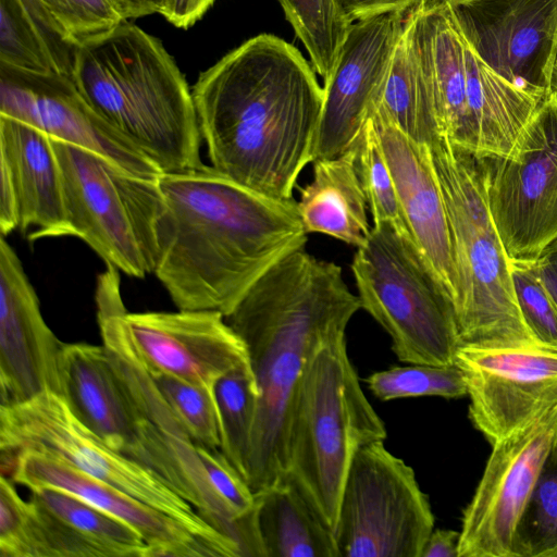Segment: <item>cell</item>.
Masks as SVG:
<instances>
[{"label":"cell","instance_id":"ab89813d","mask_svg":"<svg viewBox=\"0 0 557 557\" xmlns=\"http://www.w3.org/2000/svg\"><path fill=\"white\" fill-rule=\"evenodd\" d=\"M423 0H334L339 13L350 24L376 14L408 11ZM444 5L443 0H432Z\"/></svg>","mask_w":557,"mask_h":557},{"label":"cell","instance_id":"5b68a950","mask_svg":"<svg viewBox=\"0 0 557 557\" xmlns=\"http://www.w3.org/2000/svg\"><path fill=\"white\" fill-rule=\"evenodd\" d=\"M441 138L476 160L506 157L546 95L518 87L485 64L448 4L423 0L407 15Z\"/></svg>","mask_w":557,"mask_h":557},{"label":"cell","instance_id":"8fae6325","mask_svg":"<svg viewBox=\"0 0 557 557\" xmlns=\"http://www.w3.org/2000/svg\"><path fill=\"white\" fill-rule=\"evenodd\" d=\"M433 530L431 504L413 469L383 441L361 447L339 502L334 530L339 557H421Z\"/></svg>","mask_w":557,"mask_h":557},{"label":"cell","instance_id":"1f68e13d","mask_svg":"<svg viewBox=\"0 0 557 557\" xmlns=\"http://www.w3.org/2000/svg\"><path fill=\"white\" fill-rule=\"evenodd\" d=\"M357 151L358 171L373 225H388L401 234L411 236L379 134L371 117L368 119L363 127Z\"/></svg>","mask_w":557,"mask_h":557},{"label":"cell","instance_id":"4fadbf2b","mask_svg":"<svg viewBox=\"0 0 557 557\" xmlns=\"http://www.w3.org/2000/svg\"><path fill=\"white\" fill-rule=\"evenodd\" d=\"M508 260L535 261L557 243V97L549 91L503 158L479 160Z\"/></svg>","mask_w":557,"mask_h":557},{"label":"cell","instance_id":"f6af8a7d","mask_svg":"<svg viewBox=\"0 0 557 557\" xmlns=\"http://www.w3.org/2000/svg\"><path fill=\"white\" fill-rule=\"evenodd\" d=\"M129 18L144 17L151 14H163L165 0H120Z\"/></svg>","mask_w":557,"mask_h":557},{"label":"cell","instance_id":"f546056e","mask_svg":"<svg viewBox=\"0 0 557 557\" xmlns=\"http://www.w3.org/2000/svg\"><path fill=\"white\" fill-rule=\"evenodd\" d=\"M287 21L323 78L331 76L350 23L334 0H278Z\"/></svg>","mask_w":557,"mask_h":557},{"label":"cell","instance_id":"cb8c5ba5","mask_svg":"<svg viewBox=\"0 0 557 557\" xmlns=\"http://www.w3.org/2000/svg\"><path fill=\"white\" fill-rule=\"evenodd\" d=\"M0 160L15 186L21 232L29 240L73 236L69 223L61 168L53 140L18 120L0 115Z\"/></svg>","mask_w":557,"mask_h":557},{"label":"cell","instance_id":"ba28073f","mask_svg":"<svg viewBox=\"0 0 557 557\" xmlns=\"http://www.w3.org/2000/svg\"><path fill=\"white\" fill-rule=\"evenodd\" d=\"M351 271L361 309L389 335L399 361L455 364L460 341L453 307L411 236L372 225Z\"/></svg>","mask_w":557,"mask_h":557},{"label":"cell","instance_id":"e575fe53","mask_svg":"<svg viewBox=\"0 0 557 557\" xmlns=\"http://www.w3.org/2000/svg\"><path fill=\"white\" fill-rule=\"evenodd\" d=\"M150 372L194 443L220 449L221 433L213 391L174 375Z\"/></svg>","mask_w":557,"mask_h":557},{"label":"cell","instance_id":"836d02e7","mask_svg":"<svg viewBox=\"0 0 557 557\" xmlns=\"http://www.w3.org/2000/svg\"><path fill=\"white\" fill-rule=\"evenodd\" d=\"M366 381L371 393L382 401L420 396L460 398L467 395L462 372L456 364L408 363L374 372Z\"/></svg>","mask_w":557,"mask_h":557},{"label":"cell","instance_id":"60d3db41","mask_svg":"<svg viewBox=\"0 0 557 557\" xmlns=\"http://www.w3.org/2000/svg\"><path fill=\"white\" fill-rule=\"evenodd\" d=\"M1 164L0 232L9 235L20 225V209L15 186L8 165Z\"/></svg>","mask_w":557,"mask_h":557},{"label":"cell","instance_id":"8992f818","mask_svg":"<svg viewBox=\"0 0 557 557\" xmlns=\"http://www.w3.org/2000/svg\"><path fill=\"white\" fill-rule=\"evenodd\" d=\"M386 436L384 422L361 388L343 334L315 352L295 389L284 478L333 534L355 454Z\"/></svg>","mask_w":557,"mask_h":557},{"label":"cell","instance_id":"74e56055","mask_svg":"<svg viewBox=\"0 0 557 557\" xmlns=\"http://www.w3.org/2000/svg\"><path fill=\"white\" fill-rule=\"evenodd\" d=\"M209 483L215 494L243 521L256 519V493L243 475L218 448L196 445Z\"/></svg>","mask_w":557,"mask_h":557},{"label":"cell","instance_id":"d4e9b609","mask_svg":"<svg viewBox=\"0 0 557 557\" xmlns=\"http://www.w3.org/2000/svg\"><path fill=\"white\" fill-rule=\"evenodd\" d=\"M357 147L314 160L313 177L300 189L298 211L307 233H321L356 248L370 232L367 197L358 171Z\"/></svg>","mask_w":557,"mask_h":557},{"label":"cell","instance_id":"7c38bea8","mask_svg":"<svg viewBox=\"0 0 557 557\" xmlns=\"http://www.w3.org/2000/svg\"><path fill=\"white\" fill-rule=\"evenodd\" d=\"M103 347L138 409L139 443L134 461L188 502L213 528L234 541L242 557L259 547L253 520H239L215 494L196 444L159 391L128 335L109 336Z\"/></svg>","mask_w":557,"mask_h":557},{"label":"cell","instance_id":"ffe728a7","mask_svg":"<svg viewBox=\"0 0 557 557\" xmlns=\"http://www.w3.org/2000/svg\"><path fill=\"white\" fill-rule=\"evenodd\" d=\"M125 329L152 372L213 389L228 371L249 364L244 342L212 310L123 314Z\"/></svg>","mask_w":557,"mask_h":557},{"label":"cell","instance_id":"7a4b0ae2","mask_svg":"<svg viewBox=\"0 0 557 557\" xmlns=\"http://www.w3.org/2000/svg\"><path fill=\"white\" fill-rule=\"evenodd\" d=\"M158 182L166 215L153 274L180 310L226 317L269 268L307 243L294 198L265 196L205 164Z\"/></svg>","mask_w":557,"mask_h":557},{"label":"cell","instance_id":"8d00e7d4","mask_svg":"<svg viewBox=\"0 0 557 557\" xmlns=\"http://www.w3.org/2000/svg\"><path fill=\"white\" fill-rule=\"evenodd\" d=\"M523 319L545 346L557 349V304L540 278L534 261L508 260Z\"/></svg>","mask_w":557,"mask_h":557},{"label":"cell","instance_id":"d590c367","mask_svg":"<svg viewBox=\"0 0 557 557\" xmlns=\"http://www.w3.org/2000/svg\"><path fill=\"white\" fill-rule=\"evenodd\" d=\"M62 39L70 46L100 37L129 20L120 0H39Z\"/></svg>","mask_w":557,"mask_h":557},{"label":"cell","instance_id":"d6a6232c","mask_svg":"<svg viewBox=\"0 0 557 557\" xmlns=\"http://www.w3.org/2000/svg\"><path fill=\"white\" fill-rule=\"evenodd\" d=\"M0 63L30 73L61 74L22 0H0Z\"/></svg>","mask_w":557,"mask_h":557},{"label":"cell","instance_id":"c3c4849f","mask_svg":"<svg viewBox=\"0 0 557 557\" xmlns=\"http://www.w3.org/2000/svg\"><path fill=\"white\" fill-rule=\"evenodd\" d=\"M556 441H557V436H556Z\"/></svg>","mask_w":557,"mask_h":557},{"label":"cell","instance_id":"4dcf8cb0","mask_svg":"<svg viewBox=\"0 0 557 557\" xmlns=\"http://www.w3.org/2000/svg\"><path fill=\"white\" fill-rule=\"evenodd\" d=\"M515 557H557V448L550 449L517 529Z\"/></svg>","mask_w":557,"mask_h":557},{"label":"cell","instance_id":"e0dca14e","mask_svg":"<svg viewBox=\"0 0 557 557\" xmlns=\"http://www.w3.org/2000/svg\"><path fill=\"white\" fill-rule=\"evenodd\" d=\"M0 115L96 152L135 175L157 180L162 174L96 112L69 76L30 73L0 63Z\"/></svg>","mask_w":557,"mask_h":557},{"label":"cell","instance_id":"f1b7e54d","mask_svg":"<svg viewBox=\"0 0 557 557\" xmlns=\"http://www.w3.org/2000/svg\"><path fill=\"white\" fill-rule=\"evenodd\" d=\"M221 451L245 479L259 392L250 364L237 367L213 385Z\"/></svg>","mask_w":557,"mask_h":557},{"label":"cell","instance_id":"bcb514c9","mask_svg":"<svg viewBox=\"0 0 557 557\" xmlns=\"http://www.w3.org/2000/svg\"><path fill=\"white\" fill-rule=\"evenodd\" d=\"M550 91H553L557 97V61L554 66L552 83H550Z\"/></svg>","mask_w":557,"mask_h":557},{"label":"cell","instance_id":"7dc6e473","mask_svg":"<svg viewBox=\"0 0 557 557\" xmlns=\"http://www.w3.org/2000/svg\"><path fill=\"white\" fill-rule=\"evenodd\" d=\"M466 0H443L444 3H455V2H461Z\"/></svg>","mask_w":557,"mask_h":557},{"label":"cell","instance_id":"7402d4cb","mask_svg":"<svg viewBox=\"0 0 557 557\" xmlns=\"http://www.w3.org/2000/svg\"><path fill=\"white\" fill-rule=\"evenodd\" d=\"M411 236L449 300L457 301V275L446 207L430 147L420 144L377 110H371Z\"/></svg>","mask_w":557,"mask_h":557},{"label":"cell","instance_id":"9a60e30c","mask_svg":"<svg viewBox=\"0 0 557 557\" xmlns=\"http://www.w3.org/2000/svg\"><path fill=\"white\" fill-rule=\"evenodd\" d=\"M455 364L469 396V418L491 445L557 400V349L545 345H460Z\"/></svg>","mask_w":557,"mask_h":557},{"label":"cell","instance_id":"2e32d148","mask_svg":"<svg viewBox=\"0 0 557 557\" xmlns=\"http://www.w3.org/2000/svg\"><path fill=\"white\" fill-rule=\"evenodd\" d=\"M478 57L511 84L550 91L557 61V0H466L447 3Z\"/></svg>","mask_w":557,"mask_h":557},{"label":"cell","instance_id":"277c9868","mask_svg":"<svg viewBox=\"0 0 557 557\" xmlns=\"http://www.w3.org/2000/svg\"><path fill=\"white\" fill-rule=\"evenodd\" d=\"M71 78L96 112L162 173L203 165L193 92L158 38L127 21L76 46Z\"/></svg>","mask_w":557,"mask_h":557},{"label":"cell","instance_id":"603a6c76","mask_svg":"<svg viewBox=\"0 0 557 557\" xmlns=\"http://www.w3.org/2000/svg\"><path fill=\"white\" fill-rule=\"evenodd\" d=\"M61 396L74 416L115 451L134 459L139 412L104 347L63 344Z\"/></svg>","mask_w":557,"mask_h":557},{"label":"cell","instance_id":"83f0119b","mask_svg":"<svg viewBox=\"0 0 557 557\" xmlns=\"http://www.w3.org/2000/svg\"><path fill=\"white\" fill-rule=\"evenodd\" d=\"M33 502L95 544L103 557H150L141 535L131 525L63 490H32Z\"/></svg>","mask_w":557,"mask_h":557},{"label":"cell","instance_id":"3957f363","mask_svg":"<svg viewBox=\"0 0 557 557\" xmlns=\"http://www.w3.org/2000/svg\"><path fill=\"white\" fill-rule=\"evenodd\" d=\"M361 309L342 268L296 249L269 268L230 314L259 397L245 480L256 493L285 478L293 397L315 352Z\"/></svg>","mask_w":557,"mask_h":557},{"label":"cell","instance_id":"30bf717a","mask_svg":"<svg viewBox=\"0 0 557 557\" xmlns=\"http://www.w3.org/2000/svg\"><path fill=\"white\" fill-rule=\"evenodd\" d=\"M22 449L50 456L165 512L210 543L220 556L242 557L238 545L209 524L188 502L87 429L59 394L0 405V451Z\"/></svg>","mask_w":557,"mask_h":557},{"label":"cell","instance_id":"6da1fadb","mask_svg":"<svg viewBox=\"0 0 557 557\" xmlns=\"http://www.w3.org/2000/svg\"><path fill=\"white\" fill-rule=\"evenodd\" d=\"M191 92L211 166L265 196L294 198L314 159L324 100L299 50L257 35L200 73Z\"/></svg>","mask_w":557,"mask_h":557},{"label":"cell","instance_id":"484cf974","mask_svg":"<svg viewBox=\"0 0 557 557\" xmlns=\"http://www.w3.org/2000/svg\"><path fill=\"white\" fill-rule=\"evenodd\" d=\"M264 557H339L334 534L286 479L256 492Z\"/></svg>","mask_w":557,"mask_h":557},{"label":"cell","instance_id":"b9f144b4","mask_svg":"<svg viewBox=\"0 0 557 557\" xmlns=\"http://www.w3.org/2000/svg\"><path fill=\"white\" fill-rule=\"evenodd\" d=\"M215 0H165L162 16L177 28L187 29L198 22Z\"/></svg>","mask_w":557,"mask_h":557},{"label":"cell","instance_id":"44dd1931","mask_svg":"<svg viewBox=\"0 0 557 557\" xmlns=\"http://www.w3.org/2000/svg\"><path fill=\"white\" fill-rule=\"evenodd\" d=\"M1 475L28 487L66 491L136 530L154 556H220L187 527L129 494L50 456L29 449L1 453Z\"/></svg>","mask_w":557,"mask_h":557},{"label":"cell","instance_id":"f35d334b","mask_svg":"<svg viewBox=\"0 0 557 557\" xmlns=\"http://www.w3.org/2000/svg\"><path fill=\"white\" fill-rule=\"evenodd\" d=\"M22 2L47 40L61 74L71 77L75 48L62 39L39 0H22Z\"/></svg>","mask_w":557,"mask_h":557},{"label":"cell","instance_id":"5bb4252c","mask_svg":"<svg viewBox=\"0 0 557 557\" xmlns=\"http://www.w3.org/2000/svg\"><path fill=\"white\" fill-rule=\"evenodd\" d=\"M557 436V400L492 445L462 513L458 557H515L518 525Z\"/></svg>","mask_w":557,"mask_h":557},{"label":"cell","instance_id":"52a82bcc","mask_svg":"<svg viewBox=\"0 0 557 557\" xmlns=\"http://www.w3.org/2000/svg\"><path fill=\"white\" fill-rule=\"evenodd\" d=\"M429 147L450 228L460 345H542L519 308L508 258L488 211L480 161L445 138Z\"/></svg>","mask_w":557,"mask_h":557},{"label":"cell","instance_id":"ac0fdd59","mask_svg":"<svg viewBox=\"0 0 557 557\" xmlns=\"http://www.w3.org/2000/svg\"><path fill=\"white\" fill-rule=\"evenodd\" d=\"M408 11L351 23L333 72L324 82L313 161L337 157L358 146Z\"/></svg>","mask_w":557,"mask_h":557},{"label":"cell","instance_id":"7bdbcfd3","mask_svg":"<svg viewBox=\"0 0 557 557\" xmlns=\"http://www.w3.org/2000/svg\"><path fill=\"white\" fill-rule=\"evenodd\" d=\"M460 531L433 530L429 535L421 557H458Z\"/></svg>","mask_w":557,"mask_h":557},{"label":"cell","instance_id":"ee69618b","mask_svg":"<svg viewBox=\"0 0 557 557\" xmlns=\"http://www.w3.org/2000/svg\"><path fill=\"white\" fill-rule=\"evenodd\" d=\"M536 272L557 304V243L546 249L535 261Z\"/></svg>","mask_w":557,"mask_h":557},{"label":"cell","instance_id":"d6986e66","mask_svg":"<svg viewBox=\"0 0 557 557\" xmlns=\"http://www.w3.org/2000/svg\"><path fill=\"white\" fill-rule=\"evenodd\" d=\"M63 344L45 322L17 255L1 236V405L21 404L45 393L61 395Z\"/></svg>","mask_w":557,"mask_h":557},{"label":"cell","instance_id":"9c48e42d","mask_svg":"<svg viewBox=\"0 0 557 557\" xmlns=\"http://www.w3.org/2000/svg\"><path fill=\"white\" fill-rule=\"evenodd\" d=\"M52 140L73 236L127 275L154 273L166 215L158 178L135 175L96 152Z\"/></svg>","mask_w":557,"mask_h":557},{"label":"cell","instance_id":"4316f807","mask_svg":"<svg viewBox=\"0 0 557 557\" xmlns=\"http://www.w3.org/2000/svg\"><path fill=\"white\" fill-rule=\"evenodd\" d=\"M371 110L380 111L420 144L430 146L441 138L428 87L410 41L407 17Z\"/></svg>","mask_w":557,"mask_h":557}]
</instances>
